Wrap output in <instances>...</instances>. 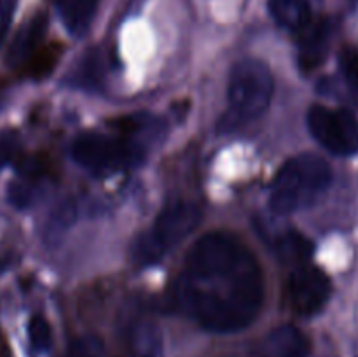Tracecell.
<instances>
[{
    "mask_svg": "<svg viewBox=\"0 0 358 357\" xmlns=\"http://www.w3.org/2000/svg\"><path fill=\"white\" fill-rule=\"evenodd\" d=\"M175 300L208 331H240L261 312L264 275L254 254L234 234L213 231L189 251Z\"/></svg>",
    "mask_w": 358,
    "mask_h": 357,
    "instance_id": "6da1fadb",
    "label": "cell"
},
{
    "mask_svg": "<svg viewBox=\"0 0 358 357\" xmlns=\"http://www.w3.org/2000/svg\"><path fill=\"white\" fill-rule=\"evenodd\" d=\"M273 90L275 83L264 62L254 58L238 62L231 72L229 105L219 121V132L233 133L261 118L268 111Z\"/></svg>",
    "mask_w": 358,
    "mask_h": 357,
    "instance_id": "7a4b0ae2",
    "label": "cell"
},
{
    "mask_svg": "<svg viewBox=\"0 0 358 357\" xmlns=\"http://www.w3.org/2000/svg\"><path fill=\"white\" fill-rule=\"evenodd\" d=\"M332 182V170L317 154H299L282 167L269 196V206L278 216H289L311 205Z\"/></svg>",
    "mask_w": 358,
    "mask_h": 357,
    "instance_id": "3957f363",
    "label": "cell"
},
{
    "mask_svg": "<svg viewBox=\"0 0 358 357\" xmlns=\"http://www.w3.org/2000/svg\"><path fill=\"white\" fill-rule=\"evenodd\" d=\"M201 220V209L192 202L177 200L168 203L156 223L136 240L133 259L138 266L156 265L173 247L189 237Z\"/></svg>",
    "mask_w": 358,
    "mask_h": 357,
    "instance_id": "277c9868",
    "label": "cell"
},
{
    "mask_svg": "<svg viewBox=\"0 0 358 357\" xmlns=\"http://www.w3.org/2000/svg\"><path fill=\"white\" fill-rule=\"evenodd\" d=\"M142 144L129 136H107L84 133L72 144V156L80 167L94 174H110L138 164L143 158Z\"/></svg>",
    "mask_w": 358,
    "mask_h": 357,
    "instance_id": "5b68a950",
    "label": "cell"
},
{
    "mask_svg": "<svg viewBox=\"0 0 358 357\" xmlns=\"http://www.w3.org/2000/svg\"><path fill=\"white\" fill-rule=\"evenodd\" d=\"M306 121L313 139L329 153L336 156L358 153V121L350 111L313 105Z\"/></svg>",
    "mask_w": 358,
    "mask_h": 357,
    "instance_id": "8992f818",
    "label": "cell"
},
{
    "mask_svg": "<svg viewBox=\"0 0 358 357\" xmlns=\"http://www.w3.org/2000/svg\"><path fill=\"white\" fill-rule=\"evenodd\" d=\"M287 290L294 310L304 317H311L331 300L332 284L320 268L303 262L290 275Z\"/></svg>",
    "mask_w": 358,
    "mask_h": 357,
    "instance_id": "52a82bcc",
    "label": "cell"
},
{
    "mask_svg": "<svg viewBox=\"0 0 358 357\" xmlns=\"http://www.w3.org/2000/svg\"><path fill=\"white\" fill-rule=\"evenodd\" d=\"M45 30H48V16L45 14L38 13L28 23H24L23 28L14 37V41L10 42L9 51H7V63L13 66H23L38 51V46L44 38Z\"/></svg>",
    "mask_w": 358,
    "mask_h": 357,
    "instance_id": "ba28073f",
    "label": "cell"
},
{
    "mask_svg": "<svg viewBox=\"0 0 358 357\" xmlns=\"http://www.w3.org/2000/svg\"><path fill=\"white\" fill-rule=\"evenodd\" d=\"M261 357H310V345L299 329L282 326L264 340Z\"/></svg>",
    "mask_w": 358,
    "mask_h": 357,
    "instance_id": "9c48e42d",
    "label": "cell"
},
{
    "mask_svg": "<svg viewBox=\"0 0 358 357\" xmlns=\"http://www.w3.org/2000/svg\"><path fill=\"white\" fill-rule=\"evenodd\" d=\"M303 31L304 35L299 48V65L306 72H311L324 62L325 55H327L331 27H329L327 21H320L317 24H310Z\"/></svg>",
    "mask_w": 358,
    "mask_h": 357,
    "instance_id": "30bf717a",
    "label": "cell"
},
{
    "mask_svg": "<svg viewBox=\"0 0 358 357\" xmlns=\"http://www.w3.org/2000/svg\"><path fill=\"white\" fill-rule=\"evenodd\" d=\"M268 9L276 23L292 31H303L311 24L308 0H268Z\"/></svg>",
    "mask_w": 358,
    "mask_h": 357,
    "instance_id": "8fae6325",
    "label": "cell"
},
{
    "mask_svg": "<svg viewBox=\"0 0 358 357\" xmlns=\"http://www.w3.org/2000/svg\"><path fill=\"white\" fill-rule=\"evenodd\" d=\"M98 0H58V10L63 23L72 34H83L90 27Z\"/></svg>",
    "mask_w": 358,
    "mask_h": 357,
    "instance_id": "7c38bea8",
    "label": "cell"
},
{
    "mask_svg": "<svg viewBox=\"0 0 358 357\" xmlns=\"http://www.w3.org/2000/svg\"><path fill=\"white\" fill-rule=\"evenodd\" d=\"M103 72H105V62L103 56L98 49H90V51L84 55V58L80 59L79 66L76 69V80L79 86L83 88H94L101 83L103 79Z\"/></svg>",
    "mask_w": 358,
    "mask_h": 357,
    "instance_id": "4fadbf2b",
    "label": "cell"
},
{
    "mask_svg": "<svg viewBox=\"0 0 358 357\" xmlns=\"http://www.w3.org/2000/svg\"><path fill=\"white\" fill-rule=\"evenodd\" d=\"M339 74L352 104L358 108V49L346 46L339 52Z\"/></svg>",
    "mask_w": 358,
    "mask_h": 357,
    "instance_id": "5bb4252c",
    "label": "cell"
},
{
    "mask_svg": "<svg viewBox=\"0 0 358 357\" xmlns=\"http://www.w3.org/2000/svg\"><path fill=\"white\" fill-rule=\"evenodd\" d=\"M131 350L135 357H161L159 331L150 324H140L133 331Z\"/></svg>",
    "mask_w": 358,
    "mask_h": 357,
    "instance_id": "9a60e30c",
    "label": "cell"
},
{
    "mask_svg": "<svg viewBox=\"0 0 358 357\" xmlns=\"http://www.w3.org/2000/svg\"><path fill=\"white\" fill-rule=\"evenodd\" d=\"M276 251H278L280 258L283 261L301 262L310 258L311 252H313V245L303 234L290 231V233H285V237L278 241Z\"/></svg>",
    "mask_w": 358,
    "mask_h": 357,
    "instance_id": "2e32d148",
    "label": "cell"
},
{
    "mask_svg": "<svg viewBox=\"0 0 358 357\" xmlns=\"http://www.w3.org/2000/svg\"><path fill=\"white\" fill-rule=\"evenodd\" d=\"M56 59H58V52L55 48H44L38 49L27 63H24V74L31 79H42V77L48 76L52 70V66L56 65Z\"/></svg>",
    "mask_w": 358,
    "mask_h": 357,
    "instance_id": "e0dca14e",
    "label": "cell"
},
{
    "mask_svg": "<svg viewBox=\"0 0 358 357\" xmlns=\"http://www.w3.org/2000/svg\"><path fill=\"white\" fill-rule=\"evenodd\" d=\"M28 338H30L31 346L38 352H44L51 346L52 332L51 326L42 315H34L28 322Z\"/></svg>",
    "mask_w": 358,
    "mask_h": 357,
    "instance_id": "ac0fdd59",
    "label": "cell"
},
{
    "mask_svg": "<svg viewBox=\"0 0 358 357\" xmlns=\"http://www.w3.org/2000/svg\"><path fill=\"white\" fill-rule=\"evenodd\" d=\"M17 172L23 178L27 181H35V178H41L42 175L48 172V163L44 161V158L37 156H23L20 161H17Z\"/></svg>",
    "mask_w": 358,
    "mask_h": 357,
    "instance_id": "d6986e66",
    "label": "cell"
},
{
    "mask_svg": "<svg viewBox=\"0 0 358 357\" xmlns=\"http://www.w3.org/2000/svg\"><path fill=\"white\" fill-rule=\"evenodd\" d=\"M17 150H20V135H17V132H14V130L0 132V170L16 158Z\"/></svg>",
    "mask_w": 358,
    "mask_h": 357,
    "instance_id": "ffe728a7",
    "label": "cell"
},
{
    "mask_svg": "<svg viewBox=\"0 0 358 357\" xmlns=\"http://www.w3.org/2000/svg\"><path fill=\"white\" fill-rule=\"evenodd\" d=\"M66 357H103V346L94 336H84L70 346Z\"/></svg>",
    "mask_w": 358,
    "mask_h": 357,
    "instance_id": "44dd1931",
    "label": "cell"
},
{
    "mask_svg": "<svg viewBox=\"0 0 358 357\" xmlns=\"http://www.w3.org/2000/svg\"><path fill=\"white\" fill-rule=\"evenodd\" d=\"M31 195H34L31 188H28L27 184H13L9 188V200L17 209H24L30 205Z\"/></svg>",
    "mask_w": 358,
    "mask_h": 357,
    "instance_id": "7402d4cb",
    "label": "cell"
},
{
    "mask_svg": "<svg viewBox=\"0 0 358 357\" xmlns=\"http://www.w3.org/2000/svg\"><path fill=\"white\" fill-rule=\"evenodd\" d=\"M14 7H16V0H0V42L6 37L7 28L13 20Z\"/></svg>",
    "mask_w": 358,
    "mask_h": 357,
    "instance_id": "603a6c76",
    "label": "cell"
},
{
    "mask_svg": "<svg viewBox=\"0 0 358 357\" xmlns=\"http://www.w3.org/2000/svg\"><path fill=\"white\" fill-rule=\"evenodd\" d=\"M0 357H6V343H3L2 336H0Z\"/></svg>",
    "mask_w": 358,
    "mask_h": 357,
    "instance_id": "cb8c5ba5",
    "label": "cell"
}]
</instances>
